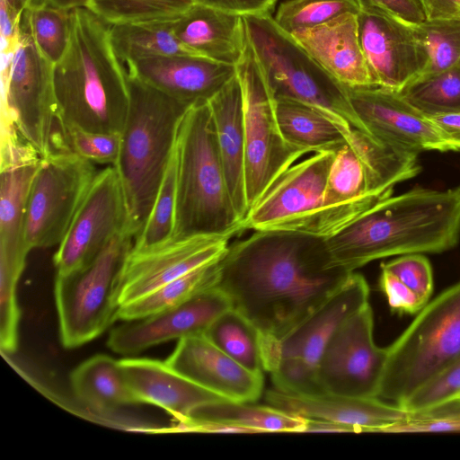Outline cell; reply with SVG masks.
Listing matches in <instances>:
<instances>
[{
  "label": "cell",
  "instance_id": "cell-24",
  "mask_svg": "<svg viewBox=\"0 0 460 460\" xmlns=\"http://www.w3.org/2000/svg\"><path fill=\"white\" fill-rule=\"evenodd\" d=\"M291 35L343 86L376 85L359 43L357 14L346 13Z\"/></svg>",
  "mask_w": 460,
  "mask_h": 460
},
{
  "label": "cell",
  "instance_id": "cell-4",
  "mask_svg": "<svg viewBox=\"0 0 460 460\" xmlns=\"http://www.w3.org/2000/svg\"><path fill=\"white\" fill-rule=\"evenodd\" d=\"M128 85L129 108L113 166L125 199L127 232L135 240L153 207L181 120L191 106L129 75Z\"/></svg>",
  "mask_w": 460,
  "mask_h": 460
},
{
  "label": "cell",
  "instance_id": "cell-19",
  "mask_svg": "<svg viewBox=\"0 0 460 460\" xmlns=\"http://www.w3.org/2000/svg\"><path fill=\"white\" fill-rule=\"evenodd\" d=\"M357 21L359 43L375 84L400 92L423 67L412 26L376 8L360 9Z\"/></svg>",
  "mask_w": 460,
  "mask_h": 460
},
{
  "label": "cell",
  "instance_id": "cell-35",
  "mask_svg": "<svg viewBox=\"0 0 460 460\" xmlns=\"http://www.w3.org/2000/svg\"><path fill=\"white\" fill-rule=\"evenodd\" d=\"M195 0H88L86 8L110 25L174 21Z\"/></svg>",
  "mask_w": 460,
  "mask_h": 460
},
{
  "label": "cell",
  "instance_id": "cell-28",
  "mask_svg": "<svg viewBox=\"0 0 460 460\" xmlns=\"http://www.w3.org/2000/svg\"><path fill=\"white\" fill-rule=\"evenodd\" d=\"M73 393L79 401L99 411L136 403L120 363L105 354L82 362L70 375Z\"/></svg>",
  "mask_w": 460,
  "mask_h": 460
},
{
  "label": "cell",
  "instance_id": "cell-43",
  "mask_svg": "<svg viewBox=\"0 0 460 460\" xmlns=\"http://www.w3.org/2000/svg\"><path fill=\"white\" fill-rule=\"evenodd\" d=\"M381 267L394 274L406 286L429 302L433 292V274L429 260L422 253L401 255Z\"/></svg>",
  "mask_w": 460,
  "mask_h": 460
},
{
  "label": "cell",
  "instance_id": "cell-15",
  "mask_svg": "<svg viewBox=\"0 0 460 460\" xmlns=\"http://www.w3.org/2000/svg\"><path fill=\"white\" fill-rule=\"evenodd\" d=\"M127 232V209L113 165L98 172L53 256L57 275L92 261L119 233ZM132 236V235H131Z\"/></svg>",
  "mask_w": 460,
  "mask_h": 460
},
{
  "label": "cell",
  "instance_id": "cell-7",
  "mask_svg": "<svg viewBox=\"0 0 460 460\" xmlns=\"http://www.w3.org/2000/svg\"><path fill=\"white\" fill-rule=\"evenodd\" d=\"M387 349L377 397L399 404L460 356V281L428 302Z\"/></svg>",
  "mask_w": 460,
  "mask_h": 460
},
{
  "label": "cell",
  "instance_id": "cell-38",
  "mask_svg": "<svg viewBox=\"0 0 460 460\" xmlns=\"http://www.w3.org/2000/svg\"><path fill=\"white\" fill-rule=\"evenodd\" d=\"M176 143V142H175ZM177 158L175 146L151 211L132 248L157 244L173 236L176 210Z\"/></svg>",
  "mask_w": 460,
  "mask_h": 460
},
{
  "label": "cell",
  "instance_id": "cell-23",
  "mask_svg": "<svg viewBox=\"0 0 460 460\" xmlns=\"http://www.w3.org/2000/svg\"><path fill=\"white\" fill-rule=\"evenodd\" d=\"M269 405L306 419L333 421L355 427L360 432H382L404 420L409 411L399 405L384 402L378 397H356L324 393L295 395L277 389L266 393Z\"/></svg>",
  "mask_w": 460,
  "mask_h": 460
},
{
  "label": "cell",
  "instance_id": "cell-36",
  "mask_svg": "<svg viewBox=\"0 0 460 460\" xmlns=\"http://www.w3.org/2000/svg\"><path fill=\"white\" fill-rule=\"evenodd\" d=\"M412 28L423 58L417 77L441 72L460 62V19L425 20Z\"/></svg>",
  "mask_w": 460,
  "mask_h": 460
},
{
  "label": "cell",
  "instance_id": "cell-25",
  "mask_svg": "<svg viewBox=\"0 0 460 460\" xmlns=\"http://www.w3.org/2000/svg\"><path fill=\"white\" fill-rule=\"evenodd\" d=\"M120 363L136 403L160 407L177 421L185 420L201 405L225 399L183 376L165 361L131 358L120 359Z\"/></svg>",
  "mask_w": 460,
  "mask_h": 460
},
{
  "label": "cell",
  "instance_id": "cell-29",
  "mask_svg": "<svg viewBox=\"0 0 460 460\" xmlns=\"http://www.w3.org/2000/svg\"><path fill=\"white\" fill-rule=\"evenodd\" d=\"M276 112L285 139L307 154L336 152L347 144L332 122L305 102L276 97Z\"/></svg>",
  "mask_w": 460,
  "mask_h": 460
},
{
  "label": "cell",
  "instance_id": "cell-14",
  "mask_svg": "<svg viewBox=\"0 0 460 460\" xmlns=\"http://www.w3.org/2000/svg\"><path fill=\"white\" fill-rule=\"evenodd\" d=\"M373 331L369 303L334 330L317 363V376L324 393L377 397L388 349L375 343Z\"/></svg>",
  "mask_w": 460,
  "mask_h": 460
},
{
  "label": "cell",
  "instance_id": "cell-44",
  "mask_svg": "<svg viewBox=\"0 0 460 460\" xmlns=\"http://www.w3.org/2000/svg\"><path fill=\"white\" fill-rule=\"evenodd\" d=\"M378 285L393 313L414 314L428 303L394 274L381 267Z\"/></svg>",
  "mask_w": 460,
  "mask_h": 460
},
{
  "label": "cell",
  "instance_id": "cell-40",
  "mask_svg": "<svg viewBox=\"0 0 460 460\" xmlns=\"http://www.w3.org/2000/svg\"><path fill=\"white\" fill-rule=\"evenodd\" d=\"M447 432H460V398L427 409L409 411L404 420L385 428L381 433Z\"/></svg>",
  "mask_w": 460,
  "mask_h": 460
},
{
  "label": "cell",
  "instance_id": "cell-48",
  "mask_svg": "<svg viewBox=\"0 0 460 460\" xmlns=\"http://www.w3.org/2000/svg\"><path fill=\"white\" fill-rule=\"evenodd\" d=\"M426 20L460 19V0H419Z\"/></svg>",
  "mask_w": 460,
  "mask_h": 460
},
{
  "label": "cell",
  "instance_id": "cell-22",
  "mask_svg": "<svg viewBox=\"0 0 460 460\" xmlns=\"http://www.w3.org/2000/svg\"><path fill=\"white\" fill-rule=\"evenodd\" d=\"M165 363L197 385L231 401L253 402L263 390V375L244 368L204 334L178 341Z\"/></svg>",
  "mask_w": 460,
  "mask_h": 460
},
{
  "label": "cell",
  "instance_id": "cell-17",
  "mask_svg": "<svg viewBox=\"0 0 460 460\" xmlns=\"http://www.w3.org/2000/svg\"><path fill=\"white\" fill-rule=\"evenodd\" d=\"M367 132L388 145L420 153L457 151L446 134L399 92L382 86L346 87Z\"/></svg>",
  "mask_w": 460,
  "mask_h": 460
},
{
  "label": "cell",
  "instance_id": "cell-27",
  "mask_svg": "<svg viewBox=\"0 0 460 460\" xmlns=\"http://www.w3.org/2000/svg\"><path fill=\"white\" fill-rule=\"evenodd\" d=\"M208 105L227 188L243 225L249 213V207L245 189L243 103L237 75L208 102Z\"/></svg>",
  "mask_w": 460,
  "mask_h": 460
},
{
  "label": "cell",
  "instance_id": "cell-10",
  "mask_svg": "<svg viewBox=\"0 0 460 460\" xmlns=\"http://www.w3.org/2000/svg\"><path fill=\"white\" fill-rule=\"evenodd\" d=\"M243 103L245 189L250 209L271 184L307 154L284 137L276 112V97L254 55L247 46L236 66Z\"/></svg>",
  "mask_w": 460,
  "mask_h": 460
},
{
  "label": "cell",
  "instance_id": "cell-16",
  "mask_svg": "<svg viewBox=\"0 0 460 460\" xmlns=\"http://www.w3.org/2000/svg\"><path fill=\"white\" fill-rule=\"evenodd\" d=\"M229 236L198 234L172 237L145 248H132L120 273L119 307L202 265L220 259Z\"/></svg>",
  "mask_w": 460,
  "mask_h": 460
},
{
  "label": "cell",
  "instance_id": "cell-42",
  "mask_svg": "<svg viewBox=\"0 0 460 460\" xmlns=\"http://www.w3.org/2000/svg\"><path fill=\"white\" fill-rule=\"evenodd\" d=\"M460 395V356L400 402L407 411L427 409Z\"/></svg>",
  "mask_w": 460,
  "mask_h": 460
},
{
  "label": "cell",
  "instance_id": "cell-41",
  "mask_svg": "<svg viewBox=\"0 0 460 460\" xmlns=\"http://www.w3.org/2000/svg\"><path fill=\"white\" fill-rule=\"evenodd\" d=\"M65 146L93 163L114 165L118 160L121 133L91 132L76 127L61 129Z\"/></svg>",
  "mask_w": 460,
  "mask_h": 460
},
{
  "label": "cell",
  "instance_id": "cell-6",
  "mask_svg": "<svg viewBox=\"0 0 460 460\" xmlns=\"http://www.w3.org/2000/svg\"><path fill=\"white\" fill-rule=\"evenodd\" d=\"M250 46L275 97L305 102L342 133L349 146L366 132L346 87L331 76L270 13L243 16Z\"/></svg>",
  "mask_w": 460,
  "mask_h": 460
},
{
  "label": "cell",
  "instance_id": "cell-8",
  "mask_svg": "<svg viewBox=\"0 0 460 460\" xmlns=\"http://www.w3.org/2000/svg\"><path fill=\"white\" fill-rule=\"evenodd\" d=\"M133 242V236L122 231L85 266L56 274L54 296L65 348L94 340L118 320L120 273Z\"/></svg>",
  "mask_w": 460,
  "mask_h": 460
},
{
  "label": "cell",
  "instance_id": "cell-33",
  "mask_svg": "<svg viewBox=\"0 0 460 460\" xmlns=\"http://www.w3.org/2000/svg\"><path fill=\"white\" fill-rule=\"evenodd\" d=\"M204 335L216 347L256 374H262L261 333L240 312L234 308L222 313Z\"/></svg>",
  "mask_w": 460,
  "mask_h": 460
},
{
  "label": "cell",
  "instance_id": "cell-18",
  "mask_svg": "<svg viewBox=\"0 0 460 460\" xmlns=\"http://www.w3.org/2000/svg\"><path fill=\"white\" fill-rule=\"evenodd\" d=\"M231 307L228 297L211 288L175 306L125 322L111 330L107 345L116 353L133 355L172 340L204 334Z\"/></svg>",
  "mask_w": 460,
  "mask_h": 460
},
{
  "label": "cell",
  "instance_id": "cell-30",
  "mask_svg": "<svg viewBox=\"0 0 460 460\" xmlns=\"http://www.w3.org/2000/svg\"><path fill=\"white\" fill-rule=\"evenodd\" d=\"M186 420L223 423L246 429L252 433L304 432L306 423L305 418L287 413L270 405H255L226 399L194 409Z\"/></svg>",
  "mask_w": 460,
  "mask_h": 460
},
{
  "label": "cell",
  "instance_id": "cell-39",
  "mask_svg": "<svg viewBox=\"0 0 460 460\" xmlns=\"http://www.w3.org/2000/svg\"><path fill=\"white\" fill-rule=\"evenodd\" d=\"M359 11L357 0H288L279 6L274 19L282 30L293 34Z\"/></svg>",
  "mask_w": 460,
  "mask_h": 460
},
{
  "label": "cell",
  "instance_id": "cell-46",
  "mask_svg": "<svg viewBox=\"0 0 460 460\" xmlns=\"http://www.w3.org/2000/svg\"><path fill=\"white\" fill-rule=\"evenodd\" d=\"M360 9L382 10L399 21L414 26L426 20L419 0H357Z\"/></svg>",
  "mask_w": 460,
  "mask_h": 460
},
{
  "label": "cell",
  "instance_id": "cell-45",
  "mask_svg": "<svg viewBox=\"0 0 460 460\" xmlns=\"http://www.w3.org/2000/svg\"><path fill=\"white\" fill-rule=\"evenodd\" d=\"M32 0H0V27L3 40V55L13 52L20 32L23 13L31 5Z\"/></svg>",
  "mask_w": 460,
  "mask_h": 460
},
{
  "label": "cell",
  "instance_id": "cell-26",
  "mask_svg": "<svg viewBox=\"0 0 460 460\" xmlns=\"http://www.w3.org/2000/svg\"><path fill=\"white\" fill-rule=\"evenodd\" d=\"M175 37L196 55L237 66L248 38L243 16L194 4L172 21Z\"/></svg>",
  "mask_w": 460,
  "mask_h": 460
},
{
  "label": "cell",
  "instance_id": "cell-37",
  "mask_svg": "<svg viewBox=\"0 0 460 460\" xmlns=\"http://www.w3.org/2000/svg\"><path fill=\"white\" fill-rule=\"evenodd\" d=\"M22 17L40 52L53 65L58 62L69 44L72 9L43 2L31 4Z\"/></svg>",
  "mask_w": 460,
  "mask_h": 460
},
{
  "label": "cell",
  "instance_id": "cell-13",
  "mask_svg": "<svg viewBox=\"0 0 460 460\" xmlns=\"http://www.w3.org/2000/svg\"><path fill=\"white\" fill-rule=\"evenodd\" d=\"M0 151V296L16 297L18 281L30 251L23 239L26 205L31 185L41 156L2 118Z\"/></svg>",
  "mask_w": 460,
  "mask_h": 460
},
{
  "label": "cell",
  "instance_id": "cell-5",
  "mask_svg": "<svg viewBox=\"0 0 460 460\" xmlns=\"http://www.w3.org/2000/svg\"><path fill=\"white\" fill-rule=\"evenodd\" d=\"M172 237L229 236L243 231L227 188L208 102L190 107L178 129Z\"/></svg>",
  "mask_w": 460,
  "mask_h": 460
},
{
  "label": "cell",
  "instance_id": "cell-3",
  "mask_svg": "<svg viewBox=\"0 0 460 460\" xmlns=\"http://www.w3.org/2000/svg\"><path fill=\"white\" fill-rule=\"evenodd\" d=\"M58 123L91 132L121 133L128 112V75L108 23L86 7L72 9L67 49L53 66Z\"/></svg>",
  "mask_w": 460,
  "mask_h": 460
},
{
  "label": "cell",
  "instance_id": "cell-50",
  "mask_svg": "<svg viewBox=\"0 0 460 460\" xmlns=\"http://www.w3.org/2000/svg\"><path fill=\"white\" fill-rule=\"evenodd\" d=\"M304 432H334V433H358V430L349 425L329 420L306 419Z\"/></svg>",
  "mask_w": 460,
  "mask_h": 460
},
{
  "label": "cell",
  "instance_id": "cell-2",
  "mask_svg": "<svg viewBox=\"0 0 460 460\" xmlns=\"http://www.w3.org/2000/svg\"><path fill=\"white\" fill-rule=\"evenodd\" d=\"M460 240V185L385 198L326 237L332 264L355 271L395 255L441 253Z\"/></svg>",
  "mask_w": 460,
  "mask_h": 460
},
{
  "label": "cell",
  "instance_id": "cell-12",
  "mask_svg": "<svg viewBox=\"0 0 460 460\" xmlns=\"http://www.w3.org/2000/svg\"><path fill=\"white\" fill-rule=\"evenodd\" d=\"M97 172L93 163L66 148L41 157L24 217L23 239L30 252L59 244Z\"/></svg>",
  "mask_w": 460,
  "mask_h": 460
},
{
  "label": "cell",
  "instance_id": "cell-31",
  "mask_svg": "<svg viewBox=\"0 0 460 460\" xmlns=\"http://www.w3.org/2000/svg\"><path fill=\"white\" fill-rule=\"evenodd\" d=\"M220 259L198 267L146 296L121 305L119 309L118 320L127 322L142 319L180 305L208 288H215Z\"/></svg>",
  "mask_w": 460,
  "mask_h": 460
},
{
  "label": "cell",
  "instance_id": "cell-32",
  "mask_svg": "<svg viewBox=\"0 0 460 460\" xmlns=\"http://www.w3.org/2000/svg\"><path fill=\"white\" fill-rule=\"evenodd\" d=\"M110 32L114 51L126 65L152 56L196 55L175 37L172 21L113 24Z\"/></svg>",
  "mask_w": 460,
  "mask_h": 460
},
{
  "label": "cell",
  "instance_id": "cell-1",
  "mask_svg": "<svg viewBox=\"0 0 460 460\" xmlns=\"http://www.w3.org/2000/svg\"><path fill=\"white\" fill-rule=\"evenodd\" d=\"M354 271L332 264L324 237L253 231L229 244L215 288L261 336L279 340L337 292Z\"/></svg>",
  "mask_w": 460,
  "mask_h": 460
},
{
  "label": "cell",
  "instance_id": "cell-52",
  "mask_svg": "<svg viewBox=\"0 0 460 460\" xmlns=\"http://www.w3.org/2000/svg\"><path fill=\"white\" fill-rule=\"evenodd\" d=\"M458 398H460V395H459V397H458Z\"/></svg>",
  "mask_w": 460,
  "mask_h": 460
},
{
  "label": "cell",
  "instance_id": "cell-34",
  "mask_svg": "<svg viewBox=\"0 0 460 460\" xmlns=\"http://www.w3.org/2000/svg\"><path fill=\"white\" fill-rule=\"evenodd\" d=\"M399 93L427 116L460 112V62L441 72L416 77Z\"/></svg>",
  "mask_w": 460,
  "mask_h": 460
},
{
  "label": "cell",
  "instance_id": "cell-49",
  "mask_svg": "<svg viewBox=\"0 0 460 460\" xmlns=\"http://www.w3.org/2000/svg\"><path fill=\"white\" fill-rule=\"evenodd\" d=\"M460 151V112L429 116Z\"/></svg>",
  "mask_w": 460,
  "mask_h": 460
},
{
  "label": "cell",
  "instance_id": "cell-51",
  "mask_svg": "<svg viewBox=\"0 0 460 460\" xmlns=\"http://www.w3.org/2000/svg\"><path fill=\"white\" fill-rule=\"evenodd\" d=\"M45 2L64 9L86 7L88 0H45Z\"/></svg>",
  "mask_w": 460,
  "mask_h": 460
},
{
  "label": "cell",
  "instance_id": "cell-21",
  "mask_svg": "<svg viewBox=\"0 0 460 460\" xmlns=\"http://www.w3.org/2000/svg\"><path fill=\"white\" fill-rule=\"evenodd\" d=\"M128 74L189 106L208 102L236 66L196 55L152 56L127 64Z\"/></svg>",
  "mask_w": 460,
  "mask_h": 460
},
{
  "label": "cell",
  "instance_id": "cell-20",
  "mask_svg": "<svg viewBox=\"0 0 460 460\" xmlns=\"http://www.w3.org/2000/svg\"><path fill=\"white\" fill-rule=\"evenodd\" d=\"M366 279L353 272L347 282L296 328L279 340L261 336L263 370L282 359H297L317 367L328 339L349 316L367 305Z\"/></svg>",
  "mask_w": 460,
  "mask_h": 460
},
{
  "label": "cell",
  "instance_id": "cell-9",
  "mask_svg": "<svg viewBox=\"0 0 460 460\" xmlns=\"http://www.w3.org/2000/svg\"><path fill=\"white\" fill-rule=\"evenodd\" d=\"M53 66L35 45L22 16L17 44L4 56L2 117L46 157L64 147L58 123Z\"/></svg>",
  "mask_w": 460,
  "mask_h": 460
},
{
  "label": "cell",
  "instance_id": "cell-47",
  "mask_svg": "<svg viewBox=\"0 0 460 460\" xmlns=\"http://www.w3.org/2000/svg\"><path fill=\"white\" fill-rule=\"evenodd\" d=\"M277 0H195L196 4L241 16L271 13Z\"/></svg>",
  "mask_w": 460,
  "mask_h": 460
},
{
  "label": "cell",
  "instance_id": "cell-11",
  "mask_svg": "<svg viewBox=\"0 0 460 460\" xmlns=\"http://www.w3.org/2000/svg\"><path fill=\"white\" fill-rule=\"evenodd\" d=\"M335 152L314 153L286 170L250 209L243 230H279L329 237L337 230L325 208Z\"/></svg>",
  "mask_w": 460,
  "mask_h": 460
}]
</instances>
